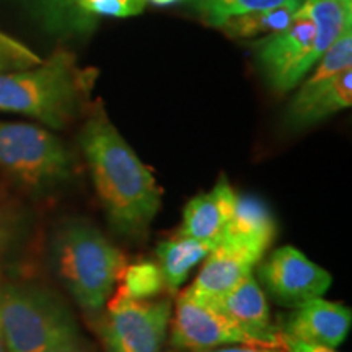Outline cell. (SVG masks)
<instances>
[{
  "label": "cell",
  "mask_w": 352,
  "mask_h": 352,
  "mask_svg": "<svg viewBox=\"0 0 352 352\" xmlns=\"http://www.w3.org/2000/svg\"><path fill=\"white\" fill-rule=\"evenodd\" d=\"M78 8L91 20L96 16L127 19L144 12L145 0H78Z\"/></svg>",
  "instance_id": "24"
},
{
  "label": "cell",
  "mask_w": 352,
  "mask_h": 352,
  "mask_svg": "<svg viewBox=\"0 0 352 352\" xmlns=\"http://www.w3.org/2000/svg\"><path fill=\"white\" fill-rule=\"evenodd\" d=\"M235 189L222 176L209 192H201L184 206L182 226L175 235L217 246L235 209Z\"/></svg>",
  "instance_id": "13"
},
{
  "label": "cell",
  "mask_w": 352,
  "mask_h": 352,
  "mask_svg": "<svg viewBox=\"0 0 352 352\" xmlns=\"http://www.w3.org/2000/svg\"><path fill=\"white\" fill-rule=\"evenodd\" d=\"M302 2L303 0H189L201 20L215 28H219L223 21L232 16L270 10V8L289 6V3L302 6Z\"/></svg>",
  "instance_id": "20"
},
{
  "label": "cell",
  "mask_w": 352,
  "mask_h": 352,
  "mask_svg": "<svg viewBox=\"0 0 352 352\" xmlns=\"http://www.w3.org/2000/svg\"><path fill=\"white\" fill-rule=\"evenodd\" d=\"M300 6L289 3V6L270 8V10L246 13V15L232 16L219 26L222 33L230 38L252 39L258 36H271L292 23L294 16Z\"/></svg>",
  "instance_id": "19"
},
{
  "label": "cell",
  "mask_w": 352,
  "mask_h": 352,
  "mask_svg": "<svg viewBox=\"0 0 352 352\" xmlns=\"http://www.w3.org/2000/svg\"><path fill=\"white\" fill-rule=\"evenodd\" d=\"M214 248L215 246L208 241L184 239L178 235L158 243L155 250L157 266L160 267L165 289L173 294L178 292L191 276L192 270L204 261Z\"/></svg>",
  "instance_id": "16"
},
{
  "label": "cell",
  "mask_w": 352,
  "mask_h": 352,
  "mask_svg": "<svg viewBox=\"0 0 352 352\" xmlns=\"http://www.w3.org/2000/svg\"><path fill=\"white\" fill-rule=\"evenodd\" d=\"M98 331L107 352H165L173 308L170 300H135L116 292Z\"/></svg>",
  "instance_id": "6"
},
{
  "label": "cell",
  "mask_w": 352,
  "mask_h": 352,
  "mask_svg": "<svg viewBox=\"0 0 352 352\" xmlns=\"http://www.w3.org/2000/svg\"><path fill=\"white\" fill-rule=\"evenodd\" d=\"M0 329L6 352H44L78 334L67 303L38 284L0 285Z\"/></svg>",
  "instance_id": "4"
},
{
  "label": "cell",
  "mask_w": 352,
  "mask_h": 352,
  "mask_svg": "<svg viewBox=\"0 0 352 352\" xmlns=\"http://www.w3.org/2000/svg\"><path fill=\"white\" fill-rule=\"evenodd\" d=\"M47 32L60 34L87 33L96 20L88 19L78 8V0H21Z\"/></svg>",
  "instance_id": "18"
},
{
  "label": "cell",
  "mask_w": 352,
  "mask_h": 352,
  "mask_svg": "<svg viewBox=\"0 0 352 352\" xmlns=\"http://www.w3.org/2000/svg\"><path fill=\"white\" fill-rule=\"evenodd\" d=\"M51 261L57 279L87 314L107 305L126 266V258L85 219L60 223L51 241Z\"/></svg>",
  "instance_id": "3"
},
{
  "label": "cell",
  "mask_w": 352,
  "mask_h": 352,
  "mask_svg": "<svg viewBox=\"0 0 352 352\" xmlns=\"http://www.w3.org/2000/svg\"><path fill=\"white\" fill-rule=\"evenodd\" d=\"M259 279L277 303L289 308L323 297L333 283L324 267L289 245L274 250L264 259L259 266Z\"/></svg>",
  "instance_id": "8"
},
{
  "label": "cell",
  "mask_w": 352,
  "mask_h": 352,
  "mask_svg": "<svg viewBox=\"0 0 352 352\" xmlns=\"http://www.w3.org/2000/svg\"><path fill=\"white\" fill-rule=\"evenodd\" d=\"M0 168L26 186L50 188L70 178L74 158L44 127L0 122Z\"/></svg>",
  "instance_id": "5"
},
{
  "label": "cell",
  "mask_w": 352,
  "mask_h": 352,
  "mask_svg": "<svg viewBox=\"0 0 352 352\" xmlns=\"http://www.w3.org/2000/svg\"><path fill=\"white\" fill-rule=\"evenodd\" d=\"M96 76L95 69L80 67L72 52L59 50L34 67L0 76V113L63 129L85 111Z\"/></svg>",
  "instance_id": "2"
},
{
  "label": "cell",
  "mask_w": 352,
  "mask_h": 352,
  "mask_svg": "<svg viewBox=\"0 0 352 352\" xmlns=\"http://www.w3.org/2000/svg\"><path fill=\"white\" fill-rule=\"evenodd\" d=\"M280 344H283L285 352H338L333 347L296 340V338L289 336L285 333H280Z\"/></svg>",
  "instance_id": "25"
},
{
  "label": "cell",
  "mask_w": 352,
  "mask_h": 352,
  "mask_svg": "<svg viewBox=\"0 0 352 352\" xmlns=\"http://www.w3.org/2000/svg\"><path fill=\"white\" fill-rule=\"evenodd\" d=\"M147 2H151L153 6H158V7H168V6H173V3L183 2V0H145V3Z\"/></svg>",
  "instance_id": "28"
},
{
  "label": "cell",
  "mask_w": 352,
  "mask_h": 352,
  "mask_svg": "<svg viewBox=\"0 0 352 352\" xmlns=\"http://www.w3.org/2000/svg\"><path fill=\"white\" fill-rule=\"evenodd\" d=\"M352 104V67L318 83H303L285 113L289 129L300 131L318 124Z\"/></svg>",
  "instance_id": "11"
},
{
  "label": "cell",
  "mask_w": 352,
  "mask_h": 352,
  "mask_svg": "<svg viewBox=\"0 0 352 352\" xmlns=\"http://www.w3.org/2000/svg\"><path fill=\"white\" fill-rule=\"evenodd\" d=\"M7 239V232H6V226H3V220L0 217V252H2L3 243H6Z\"/></svg>",
  "instance_id": "29"
},
{
  "label": "cell",
  "mask_w": 352,
  "mask_h": 352,
  "mask_svg": "<svg viewBox=\"0 0 352 352\" xmlns=\"http://www.w3.org/2000/svg\"><path fill=\"white\" fill-rule=\"evenodd\" d=\"M256 60L267 83L280 94L292 90L314 67L315 25L302 6L287 28L258 43Z\"/></svg>",
  "instance_id": "7"
},
{
  "label": "cell",
  "mask_w": 352,
  "mask_h": 352,
  "mask_svg": "<svg viewBox=\"0 0 352 352\" xmlns=\"http://www.w3.org/2000/svg\"><path fill=\"white\" fill-rule=\"evenodd\" d=\"M202 352H285V351H284V347L254 346V344H233V346L215 347V349L202 351Z\"/></svg>",
  "instance_id": "27"
},
{
  "label": "cell",
  "mask_w": 352,
  "mask_h": 352,
  "mask_svg": "<svg viewBox=\"0 0 352 352\" xmlns=\"http://www.w3.org/2000/svg\"><path fill=\"white\" fill-rule=\"evenodd\" d=\"M277 235V223L261 197L236 195L235 209L217 246L259 263Z\"/></svg>",
  "instance_id": "10"
},
{
  "label": "cell",
  "mask_w": 352,
  "mask_h": 352,
  "mask_svg": "<svg viewBox=\"0 0 352 352\" xmlns=\"http://www.w3.org/2000/svg\"><path fill=\"white\" fill-rule=\"evenodd\" d=\"M118 283H120L118 292L135 300H148L157 297L165 287L160 267L152 261H139L124 266Z\"/></svg>",
  "instance_id": "21"
},
{
  "label": "cell",
  "mask_w": 352,
  "mask_h": 352,
  "mask_svg": "<svg viewBox=\"0 0 352 352\" xmlns=\"http://www.w3.org/2000/svg\"><path fill=\"white\" fill-rule=\"evenodd\" d=\"M302 8L315 25V57L352 30V0H303Z\"/></svg>",
  "instance_id": "17"
},
{
  "label": "cell",
  "mask_w": 352,
  "mask_h": 352,
  "mask_svg": "<svg viewBox=\"0 0 352 352\" xmlns=\"http://www.w3.org/2000/svg\"><path fill=\"white\" fill-rule=\"evenodd\" d=\"M80 145L109 227L126 239H144L160 210L162 188L109 121L101 101L88 111Z\"/></svg>",
  "instance_id": "1"
},
{
  "label": "cell",
  "mask_w": 352,
  "mask_h": 352,
  "mask_svg": "<svg viewBox=\"0 0 352 352\" xmlns=\"http://www.w3.org/2000/svg\"><path fill=\"white\" fill-rule=\"evenodd\" d=\"M41 60L36 52L25 46L19 39L0 32V76L34 67Z\"/></svg>",
  "instance_id": "23"
},
{
  "label": "cell",
  "mask_w": 352,
  "mask_h": 352,
  "mask_svg": "<svg viewBox=\"0 0 352 352\" xmlns=\"http://www.w3.org/2000/svg\"><path fill=\"white\" fill-rule=\"evenodd\" d=\"M347 67H352V30L346 32L333 46L323 52V56L320 57V64L316 65L315 72L311 74L307 83L328 80Z\"/></svg>",
  "instance_id": "22"
},
{
  "label": "cell",
  "mask_w": 352,
  "mask_h": 352,
  "mask_svg": "<svg viewBox=\"0 0 352 352\" xmlns=\"http://www.w3.org/2000/svg\"><path fill=\"white\" fill-rule=\"evenodd\" d=\"M215 310H219L236 327L253 336L261 346L283 347L280 334L274 331V327L271 323V311L266 294L253 274L246 276L239 285H235L222 298Z\"/></svg>",
  "instance_id": "14"
},
{
  "label": "cell",
  "mask_w": 352,
  "mask_h": 352,
  "mask_svg": "<svg viewBox=\"0 0 352 352\" xmlns=\"http://www.w3.org/2000/svg\"><path fill=\"white\" fill-rule=\"evenodd\" d=\"M44 352H91L88 346L82 341L80 334H74V336L65 338V340L56 342L50 349Z\"/></svg>",
  "instance_id": "26"
},
{
  "label": "cell",
  "mask_w": 352,
  "mask_h": 352,
  "mask_svg": "<svg viewBox=\"0 0 352 352\" xmlns=\"http://www.w3.org/2000/svg\"><path fill=\"white\" fill-rule=\"evenodd\" d=\"M0 352H6V344H3V336H2V329H0Z\"/></svg>",
  "instance_id": "30"
},
{
  "label": "cell",
  "mask_w": 352,
  "mask_h": 352,
  "mask_svg": "<svg viewBox=\"0 0 352 352\" xmlns=\"http://www.w3.org/2000/svg\"><path fill=\"white\" fill-rule=\"evenodd\" d=\"M170 341L178 349L191 352L233 344L261 346L219 310L192 300L184 292L176 297L170 320Z\"/></svg>",
  "instance_id": "9"
},
{
  "label": "cell",
  "mask_w": 352,
  "mask_h": 352,
  "mask_svg": "<svg viewBox=\"0 0 352 352\" xmlns=\"http://www.w3.org/2000/svg\"><path fill=\"white\" fill-rule=\"evenodd\" d=\"M256 263L232 250L215 246L204 259L199 274L183 292L192 300L217 308L222 298L239 285L246 276L253 274Z\"/></svg>",
  "instance_id": "15"
},
{
  "label": "cell",
  "mask_w": 352,
  "mask_h": 352,
  "mask_svg": "<svg viewBox=\"0 0 352 352\" xmlns=\"http://www.w3.org/2000/svg\"><path fill=\"white\" fill-rule=\"evenodd\" d=\"M351 327L352 311L349 307L318 297L294 308L283 333L296 340L336 349L349 336Z\"/></svg>",
  "instance_id": "12"
}]
</instances>
